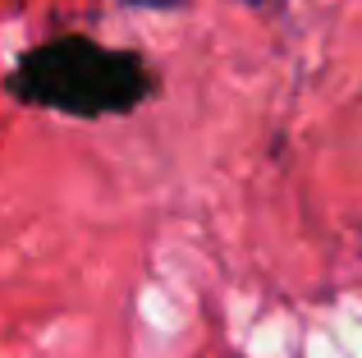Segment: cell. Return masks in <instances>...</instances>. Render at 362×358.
Segmentation results:
<instances>
[{
  "label": "cell",
  "instance_id": "cell-1",
  "mask_svg": "<svg viewBox=\"0 0 362 358\" xmlns=\"http://www.w3.org/2000/svg\"><path fill=\"white\" fill-rule=\"evenodd\" d=\"M5 88L14 101L37 110H55L69 120H115L133 115L156 92V79L138 51L64 33L18 55Z\"/></svg>",
  "mask_w": 362,
  "mask_h": 358
},
{
  "label": "cell",
  "instance_id": "cell-2",
  "mask_svg": "<svg viewBox=\"0 0 362 358\" xmlns=\"http://www.w3.org/2000/svg\"><path fill=\"white\" fill-rule=\"evenodd\" d=\"M124 5H138V9H179L188 0H124Z\"/></svg>",
  "mask_w": 362,
  "mask_h": 358
}]
</instances>
